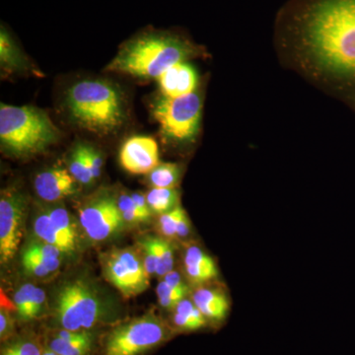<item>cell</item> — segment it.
<instances>
[{
    "label": "cell",
    "mask_w": 355,
    "mask_h": 355,
    "mask_svg": "<svg viewBox=\"0 0 355 355\" xmlns=\"http://www.w3.org/2000/svg\"><path fill=\"white\" fill-rule=\"evenodd\" d=\"M58 137L57 128L42 110L0 105V139L11 153L27 156L41 153Z\"/></svg>",
    "instance_id": "277c9868"
},
{
    "label": "cell",
    "mask_w": 355,
    "mask_h": 355,
    "mask_svg": "<svg viewBox=\"0 0 355 355\" xmlns=\"http://www.w3.org/2000/svg\"><path fill=\"white\" fill-rule=\"evenodd\" d=\"M175 312L179 313V314L184 315V316L190 318L191 320L200 322L203 324H207V318L203 316L202 312L196 306L195 303L188 300V299H183L177 307L175 308Z\"/></svg>",
    "instance_id": "f1b7e54d"
},
{
    "label": "cell",
    "mask_w": 355,
    "mask_h": 355,
    "mask_svg": "<svg viewBox=\"0 0 355 355\" xmlns=\"http://www.w3.org/2000/svg\"><path fill=\"white\" fill-rule=\"evenodd\" d=\"M34 186L39 197L46 202H57L76 191L73 178L60 168L40 173L35 179Z\"/></svg>",
    "instance_id": "4fadbf2b"
},
{
    "label": "cell",
    "mask_w": 355,
    "mask_h": 355,
    "mask_svg": "<svg viewBox=\"0 0 355 355\" xmlns=\"http://www.w3.org/2000/svg\"><path fill=\"white\" fill-rule=\"evenodd\" d=\"M0 53H1V62L4 65H10L15 67L19 64L18 62L17 50L14 46L12 40L7 34L6 30L1 28V35H0Z\"/></svg>",
    "instance_id": "cb8c5ba5"
},
{
    "label": "cell",
    "mask_w": 355,
    "mask_h": 355,
    "mask_svg": "<svg viewBox=\"0 0 355 355\" xmlns=\"http://www.w3.org/2000/svg\"><path fill=\"white\" fill-rule=\"evenodd\" d=\"M184 270L187 277L193 284H202L216 279L218 270L214 259L200 248H188L184 257Z\"/></svg>",
    "instance_id": "5bb4252c"
},
{
    "label": "cell",
    "mask_w": 355,
    "mask_h": 355,
    "mask_svg": "<svg viewBox=\"0 0 355 355\" xmlns=\"http://www.w3.org/2000/svg\"><path fill=\"white\" fill-rule=\"evenodd\" d=\"M151 211L163 214L178 207L179 193L176 189L153 188L146 195Z\"/></svg>",
    "instance_id": "e0dca14e"
},
{
    "label": "cell",
    "mask_w": 355,
    "mask_h": 355,
    "mask_svg": "<svg viewBox=\"0 0 355 355\" xmlns=\"http://www.w3.org/2000/svg\"><path fill=\"white\" fill-rule=\"evenodd\" d=\"M164 282H167L173 288L180 289V291H189L188 286L184 284L183 279H182L181 275L179 272L172 270L168 272L164 277Z\"/></svg>",
    "instance_id": "8d00e7d4"
},
{
    "label": "cell",
    "mask_w": 355,
    "mask_h": 355,
    "mask_svg": "<svg viewBox=\"0 0 355 355\" xmlns=\"http://www.w3.org/2000/svg\"><path fill=\"white\" fill-rule=\"evenodd\" d=\"M189 291H180V289L173 288L167 282H159L157 286L158 300L160 305L166 309H175L177 305L186 298Z\"/></svg>",
    "instance_id": "7402d4cb"
},
{
    "label": "cell",
    "mask_w": 355,
    "mask_h": 355,
    "mask_svg": "<svg viewBox=\"0 0 355 355\" xmlns=\"http://www.w3.org/2000/svg\"><path fill=\"white\" fill-rule=\"evenodd\" d=\"M162 260L166 273L172 272L174 268V250L169 242L162 240Z\"/></svg>",
    "instance_id": "e575fe53"
},
{
    "label": "cell",
    "mask_w": 355,
    "mask_h": 355,
    "mask_svg": "<svg viewBox=\"0 0 355 355\" xmlns=\"http://www.w3.org/2000/svg\"><path fill=\"white\" fill-rule=\"evenodd\" d=\"M167 328L153 315L139 318L112 331L105 345L104 355H140L157 347L167 338Z\"/></svg>",
    "instance_id": "8992f818"
},
{
    "label": "cell",
    "mask_w": 355,
    "mask_h": 355,
    "mask_svg": "<svg viewBox=\"0 0 355 355\" xmlns=\"http://www.w3.org/2000/svg\"><path fill=\"white\" fill-rule=\"evenodd\" d=\"M55 311L64 330L73 331L92 328L102 314L99 299L80 280L69 282L60 289Z\"/></svg>",
    "instance_id": "52a82bcc"
},
{
    "label": "cell",
    "mask_w": 355,
    "mask_h": 355,
    "mask_svg": "<svg viewBox=\"0 0 355 355\" xmlns=\"http://www.w3.org/2000/svg\"><path fill=\"white\" fill-rule=\"evenodd\" d=\"M173 320H174L175 326H177L178 328L183 331H197L198 329H202V327L205 326V324L200 323V322L191 320L190 318L176 312H175Z\"/></svg>",
    "instance_id": "d6a6232c"
},
{
    "label": "cell",
    "mask_w": 355,
    "mask_h": 355,
    "mask_svg": "<svg viewBox=\"0 0 355 355\" xmlns=\"http://www.w3.org/2000/svg\"><path fill=\"white\" fill-rule=\"evenodd\" d=\"M62 252L58 248L48 243H34L25 250L24 254L30 256H39L43 258L60 259Z\"/></svg>",
    "instance_id": "4316f807"
},
{
    "label": "cell",
    "mask_w": 355,
    "mask_h": 355,
    "mask_svg": "<svg viewBox=\"0 0 355 355\" xmlns=\"http://www.w3.org/2000/svg\"><path fill=\"white\" fill-rule=\"evenodd\" d=\"M183 210L181 207L178 205L174 209L165 212L159 217V226H160L161 232L166 237H177L178 220H179V217Z\"/></svg>",
    "instance_id": "d4e9b609"
},
{
    "label": "cell",
    "mask_w": 355,
    "mask_h": 355,
    "mask_svg": "<svg viewBox=\"0 0 355 355\" xmlns=\"http://www.w3.org/2000/svg\"><path fill=\"white\" fill-rule=\"evenodd\" d=\"M121 164L132 174H149L159 164L158 146L149 137H133L121 147Z\"/></svg>",
    "instance_id": "8fae6325"
},
{
    "label": "cell",
    "mask_w": 355,
    "mask_h": 355,
    "mask_svg": "<svg viewBox=\"0 0 355 355\" xmlns=\"http://www.w3.org/2000/svg\"><path fill=\"white\" fill-rule=\"evenodd\" d=\"M34 230L40 239L58 248L62 253H69V252L73 251L74 248L53 225L49 214H42L35 220Z\"/></svg>",
    "instance_id": "2e32d148"
},
{
    "label": "cell",
    "mask_w": 355,
    "mask_h": 355,
    "mask_svg": "<svg viewBox=\"0 0 355 355\" xmlns=\"http://www.w3.org/2000/svg\"><path fill=\"white\" fill-rule=\"evenodd\" d=\"M44 300H46V294H44V291L43 289L36 287L34 293H33L31 302H30L26 321L34 319V318L38 316L40 311H41L42 307H43Z\"/></svg>",
    "instance_id": "1f68e13d"
},
{
    "label": "cell",
    "mask_w": 355,
    "mask_h": 355,
    "mask_svg": "<svg viewBox=\"0 0 355 355\" xmlns=\"http://www.w3.org/2000/svg\"><path fill=\"white\" fill-rule=\"evenodd\" d=\"M132 198L133 202H135V205H137V209L140 210L142 214H144V217L149 221L150 219L151 211L150 207H149L148 202H147L146 196H144V193H132Z\"/></svg>",
    "instance_id": "d590c367"
},
{
    "label": "cell",
    "mask_w": 355,
    "mask_h": 355,
    "mask_svg": "<svg viewBox=\"0 0 355 355\" xmlns=\"http://www.w3.org/2000/svg\"><path fill=\"white\" fill-rule=\"evenodd\" d=\"M84 153H85L86 161H87L91 175H92L93 179H97V178L101 176L103 167L102 156L95 149L85 146H84Z\"/></svg>",
    "instance_id": "f546056e"
},
{
    "label": "cell",
    "mask_w": 355,
    "mask_h": 355,
    "mask_svg": "<svg viewBox=\"0 0 355 355\" xmlns=\"http://www.w3.org/2000/svg\"><path fill=\"white\" fill-rule=\"evenodd\" d=\"M1 355H43L38 343L25 340L10 345Z\"/></svg>",
    "instance_id": "83f0119b"
},
{
    "label": "cell",
    "mask_w": 355,
    "mask_h": 355,
    "mask_svg": "<svg viewBox=\"0 0 355 355\" xmlns=\"http://www.w3.org/2000/svg\"><path fill=\"white\" fill-rule=\"evenodd\" d=\"M181 171L179 166L173 163L159 164L149 173V183L153 188L175 189L180 181Z\"/></svg>",
    "instance_id": "ac0fdd59"
},
{
    "label": "cell",
    "mask_w": 355,
    "mask_h": 355,
    "mask_svg": "<svg viewBox=\"0 0 355 355\" xmlns=\"http://www.w3.org/2000/svg\"><path fill=\"white\" fill-rule=\"evenodd\" d=\"M191 232V223L186 211L183 210L179 217L177 225V237L187 238Z\"/></svg>",
    "instance_id": "74e56055"
},
{
    "label": "cell",
    "mask_w": 355,
    "mask_h": 355,
    "mask_svg": "<svg viewBox=\"0 0 355 355\" xmlns=\"http://www.w3.org/2000/svg\"><path fill=\"white\" fill-rule=\"evenodd\" d=\"M49 216H50L53 225L62 233L69 244L76 248V230L69 211L62 207H58V209L51 210Z\"/></svg>",
    "instance_id": "ffe728a7"
},
{
    "label": "cell",
    "mask_w": 355,
    "mask_h": 355,
    "mask_svg": "<svg viewBox=\"0 0 355 355\" xmlns=\"http://www.w3.org/2000/svg\"><path fill=\"white\" fill-rule=\"evenodd\" d=\"M118 207L123 220L128 223L139 224L148 222L140 210L137 209L132 196L121 195L118 200Z\"/></svg>",
    "instance_id": "603a6c76"
},
{
    "label": "cell",
    "mask_w": 355,
    "mask_h": 355,
    "mask_svg": "<svg viewBox=\"0 0 355 355\" xmlns=\"http://www.w3.org/2000/svg\"><path fill=\"white\" fill-rule=\"evenodd\" d=\"M67 105L73 120L91 132L107 135L120 128L125 119L120 93L105 81L74 84L67 92Z\"/></svg>",
    "instance_id": "3957f363"
},
{
    "label": "cell",
    "mask_w": 355,
    "mask_h": 355,
    "mask_svg": "<svg viewBox=\"0 0 355 355\" xmlns=\"http://www.w3.org/2000/svg\"><path fill=\"white\" fill-rule=\"evenodd\" d=\"M202 53L200 46L181 35L147 31L125 44L107 67L146 79H158L166 70Z\"/></svg>",
    "instance_id": "7a4b0ae2"
},
{
    "label": "cell",
    "mask_w": 355,
    "mask_h": 355,
    "mask_svg": "<svg viewBox=\"0 0 355 355\" xmlns=\"http://www.w3.org/2000/svg\"><path fill=\"white\" fill-rule=\"evenodd\" d=\"M107 279L125 297L142 293L149 286V275L133 250L114 251L105 260Z\"/></svg>",
    "instance_id": "ba28073f"
},
{
    "label": "cell",
    "mask_w": 355,
    "mask_h": 355,
    "mask_svg": "<svg viewBox=\"0 0 355 355\" xmlns=\"http://www.w3.org/2000/svg\"><path fill=\"white\" fill-rule=\"evenodd\" d=\"M11 323L9 320L8 315L3 310L0 313V336H1L2 340L6 338L9 333H10Z\"/></svg>",
    "instance_id": "f35d334b"
},
{
    "label": "cell",
    "mask_w": 355,
    "mask_h": 355,
    "mask_svg": "<svg viewBox=\"0 0 355 355\" xmlns=\"http://www.w3.org/2000/svg\"><path fill=\"white\" fill-rule=\"evenodd\" d=\"M92 343L90 334L86 338L79 340H64L57 338L50 343L51 352L58 355H86Z\"/></svg>",
    "instance_id": "d6986e66"
},
{
    "label": "cell",
    "mask_w": 355,
    "mask_h": 355,
    "mask_svg": "<svg viewBox=\"0 0 355 355\" xmlns=\"http://www.w3.org/2000/svg\"><path fill=\"white\" fill-rule=\"evenodd\" d=\"M36 287L31 284H25L21 287L19 291L16 292L15 297H14V302H15L16 310H17L18 316L22 320L27 318L28 309H29L30 302L33 293H34Z\"/></svg>",
    "instance_id": "484cf974"
},
{
    "label": "cell",
    "mask_w": 355,
    "mask_h": 355,
    "mask_svg": "<svg viewBox=\"0 0 355 355\" xmlns=\"http://www.w3.org/2000/svg\"><path fill=\"white\" fill-rule=\"evenodd\" d=\"M142 247L144 250V268L149 275H154L157 270V258H156L153 238H149L142 243Z\"/></svg>",
    "instance_id": "4dcf8cb0"
},
{
    "label": "cell",
    "mask_w": 355,
    "mask_h": 355,
    "mask_svg": "<svg viewBox=\"0 0 355 355\" xmlns=\"http://www.w3.org/2000/svg\"><path fill=\"white\" fill-rule=\"evenodd\" d=\"M69 169L72 176L76 178L79 183L88 184L94 180L86 161L84 146H78L74 149L70 160Z\"/></svg>",
    "instance_id": "44dd1931"
},
{
    "label": "cell",
    "mask_w": 355,
    "mask_h": 355,
    "mask_svg": "<svg viewBox=\"0 0 355 355\" xmlns=\"http://www.w3.org/2000/svg\"><path fill=\"white\" fill-rule=\"evenodd\" d=\"M79 220L86 234L94 241L108 239L125 226L118 202L114 198H96L79 211Z\"/></svg>",
    "instance_id": "30bf717a"
},
{
    "label": "cell",
    "mask_w": 355,
    "mask_h": 355,
    "mask_svg": "<svg viewBox=\"0 0 355 355\" xmlns=\"http://www.w3.org/2000/svg\"><path fill=\"white\" fill-rule=\"evenodd\" d=\"M157 80L163 96L177 98L196 92L198 77L196 69L184 62L166 70Z\"/></svg>",
    "instance_id": "7c38bea8"
},
{
    "label": "cell",
    "mask_w": 355,
    "mask_h": 355,
    "mask_svg": "<svg viewBox=\"0 0 355 355\" xmlns=\"http://www.w3.org/2000/svg\"><path fill=\"white\" fill-rule=\"evenodd\" d=\"M43 355H58V354H55V352H51V350H50V352H44V354H43Z\"/></svg>",
    "instance_id": "ab89813d"
},
{
    "label": "cell",
    "mask_w": 355,
    "mask_h": 355,
    "mask_svg": "<svg viewBox=\"0 0 355 355\" xmlns=\"http://www.w3.org/2000/svg\"><path fill=\"white\" fill-rule=\"evenodd\" d=\"M202 110V98L193 92L177 98L162 96L156 102L153 113L165 137L184 141L197 135Z\"/></svg>",
    "instance_id": "5b68a950"
},
{
    "label": "cell",
    "mask_w": 355,
    "mask_h": 355,
    "mask_svg": "<svg viewBox=\"0 0 355 355\" xmlns=\"http://www.w3.org/2000/svg\"><path fill=\"white\" fill-rule=\"evenodd\" d=\"M275 39L291 67L355 112V0H288Z\"/></svg>",
    "instance_id": "6da1fadb"
},
{
    "label": "cell",
    "mask_w": 355,
    "mask_h": 355,
    "mask_svg": "<svg viewBox=\"0 0 355 355\" xmlns=\"http://www.w3.org/2000/svg\"><path fill=\"white\" fill-rule=\"evenodd\" d=\"M25 200L16 191H2L0 198V260H12L22 239Z\"/></svg>",
    "instance_id": "9c48e42d"
},
{
    "label": "cell",
    "mask_w": 355,
    "mask_h": 355,
    "mask_svg": "<svg viewBox=\"0 0 355 355\" xmlns=\"http://www.w3.org/2000/svg\"><path fill=\"white\" fill-rule=\"evenodd\" d=\"M22 261L25 270L35 277H44L51 273L50 270L42 263L25 258H23Z\"/></svg>",
    "instance_id": "836d02e7"
},
{
    "label": "cell",
    "mask_w": 355,
    "mask_h": 355,
    "mask_svg": "<svg viewBox=\"0 0 355 355\" xmlns=\"http://www.w3.org/2000/svg\"><path fill=\"white\" fill-rule=\"evenodd\" d=\"M193 302L203 316L212 321L218 322L225 319L230 308L229 300L223 292L205 287H200L195 291Z\"/></svg>",
    "instance_id": "9a60e30c"
}]
</instances>
